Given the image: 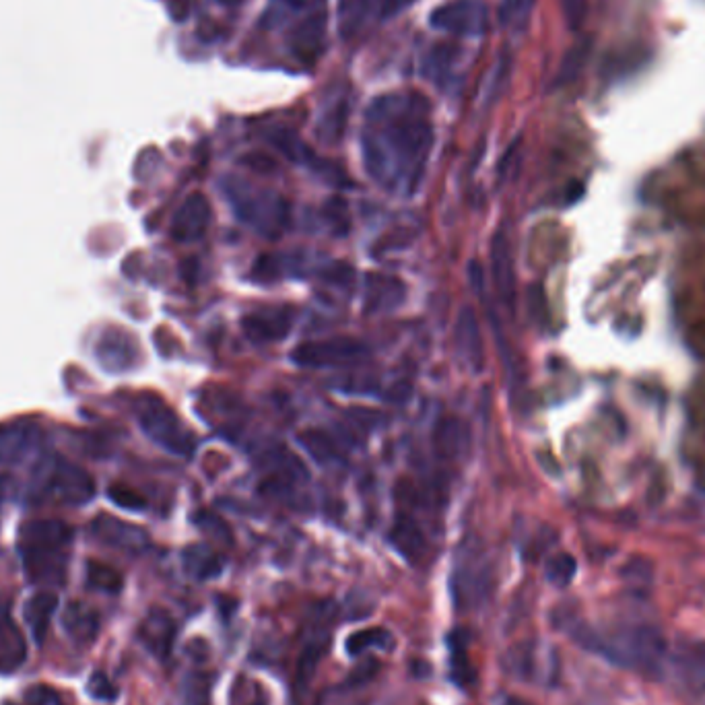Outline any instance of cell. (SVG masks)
<instances>
[{
  "label": "cell",
  "mask_w": 705,
  "mask_h": 705,
  "mask_svg": "<svg viewBox=\"0 0 705 705\" xmlns=\"http://www.w3.org/2000/svg\"><path fill=\"white\" fill-rule=\"evenodd\" d=\"M87 584L106 594H118L124 586V578L116 567L104 563V561H89L87 563Z\"/></svg>",
  "instance_id": "obj_34"
},
{
  "label": "cell",
  "mask_w": 705,
  "mask_h": 705,
  "mask_svg": "<svg viewBox=\"0 0 705 705\" xmlns=\"http://www.w3.org/2000/svg\"><path fill=\"white\" fill-rule=\"evenodd\" d=\"M87 693L97 699V701H114L118 697L116 685L106 677V673H93L91 679L87 681Z\"/></svg>",
  "instance_id": "obj_42"
},
{
  "label": "cell",
  "mask_w": 705,
  "mask_h": 705,
  "mask_svg": "<svg viewBox=\"0 0 705 705\" xmlns=\"http://www.w3.org/2000/svg\"><path fill=\"white\" fill-rule=\"evenodd\" d=\"M5 483H7V479H5V477H0V503H3V493H5Z\"/></svg>",
  "instance_id": "obj_50"
},
{
  "label": "cell",
  "mask_w": 705,
  "mask_h": 705,
  "mask_svg": "<svg viewBox=\"0 0 705 705\" xmlns=\"http://www.w3.org/2000/svg\"><path fill=\"white\" fill-rule=\"evenodd\" d=\"M62 627L66 635L79 646H89L99 631L97 613L83 602H69L62 615Z\"/></svg>",
  "instance_id": "obj_25"
},
{
  "label": "cell",
  "mask_w": 705,
  "mask_h": 705,
  "mask_svg": "<svg viewBox=\"0 0 705 705\" xmlns=\"http://www.w3.org/2000/svg\"><path fill=\"white\" fill-rule=\"evenodd\" d=\"M369 355V349L349 337H332L324 341H306L293 349L291 359L301 367H337L359 363Z\"/></svg>",
  "instance_id": "obj_7"
},
{
  "label": "cell",
  "mask_w": 705,
  "mask_h": 705,
  "mask_svg": "<svg viewBox=\"0 0 705 705\" xmlns=\"http://www.w3.org/2000/svg\"><path fill=\"white\" fill-rule=\"evenodd\" d=\"M326 46V15L312 13L289 33V50L301 62H316Z\"/></svg>",
  "instance_id": "obj_13"
},
{
  "label": "cell",
  "mask_w": 705,
  "mask_h": 705,
  "mask_svg": "<svg viewBox=\"0 0 705 705\" xmlns=\"http://www.w3.org/2000/svg\"><path fill=\"white\" fill-rule=\"evenodd\" d=\"M266 141L271 143L279 153H283L289 161L310 165L314 167L318 163L316 153L301 141L291 128H273L266 132Z\"/></svg>",
  "instance_id": "obj_28"
},
{
  "label": "cell",
  "mask_w": 705,
  "mask_h": 705,
  "mask_svg": "<svg viewBox=\"0 0 705 705\" xmlns=\"http://www.w3.org/2000/svg\"><path fill=\"white\" fill-rule=\"evenodd\" d=\"M71 539L73 528L62 520H33L21 528V547L66 549Z\"/></svg>",
  "instance_id": "obj_21"
},
{
  "label": "cell",
  "mask_w": 705,
  "mask_h": 705,
  "mask_svg": "<svg viewBox=\"0 0 705 705\" xmlns=\"http://www.w3.org/2000/svg\"><path fill=\"white\" fill-rule=\"evenodd\" d=\"M40 485L50 497L69 506H83L95 495V481L81 466L52 458L40 475Z\"/></svg>",
  "instance_id": "obj_5"
},
{
  "label": "cell",
  "mask_w": 705,
  "mask_h": 705,
  "mask_svg": "<svg viewBox=\"0 0 705 705\" xmlns=\"http://www.w3.org/2000/svg\"><path fill=\"white\" fill-rule=\"evenodd\" d=\"M555 625L567 637H572L574 644L619 668L654 679L664 673L668 644L664 635L652 625L625 623L604 629L594 627L572 613L555 615Z\"/></svg>",
  "instance_id": "obj_2"
},
{
  "label": "cell",
  "mask_w": 705,
  "mask_h": 705,
  "mask_svg": "<svg viewBox=\"0 0 705 705\" xmlns=\"http://www.w3.org/2000/svg\"><path fill=\"white\" fill-rule=\"evenodd\" d=\"M536 0H501L497 17L503 29L512 33H522L528 29Z\"/></svg>",
  "instance_id": "obj_31"
},
{
  "label": "cell",
  "mask_w": 705,
  "mask_h": 705,
  "mask_svg": "<svg viewBox=\"0 0 705 705\" xmlns=\"http://www.w3.org/2000/svg\"><path fill=\"white\" fill-rule=\"evenodd\" d=\"M221 188L238 219L266 240H279L289 227V203L279 192L260 190L238 176L223 178Z\"/></svg>",
  "instance_id": "obj_3"
},
{
  "label": "cell",
  "mask_w": 705,
  "mask_h": 705,
  "mask_svg": "<svg viewBox=\"0 0 705 705\" xmlns=\"http://www.w3.org/2000/svg\"><path fill=\"white\" fill-rule=\"evenodd\" d=\"M194 524L207 532L211 539L223 543V545H233V532L229 528V524L217 516L215 512H209V510H200L196 516H194Z\"/></svg>",
  "instance_id": "obj_38"
},
{
  "label": "cell",
  "mask_w": 705,
  "mask_h": 705,
  "mask_svg": "<svg viewBox=\"0 0 705 705\" xmlns=\"http://www.w3.org/2000/svg\"><path fill=\"white\" fill-rule=\"evenodd\" d=\"M182 565H184V572L190 578H194L198 582H207V580L221 576L223 557L217 551H213L209 545L196 543V545H190L184 549Z\"/></svg>",
  "instance_id": "obj_26"
},
{
  "label": "cell",
  "mask_w": 705,
  "mask_h": 705,
  "mask_svg": "<svg viewBox=\"0 0 705 705\" xmlns=\"http://www.w3.org/2000/svg\"><path fill=\"white\" fill-rule=\"evenodd\" d=\"M7 705H13V703H7Z\"/></svg>",
  "instance_id": "obj_51"
},
{
  "label": "cell",
  "mask_w": 705,
  "mask_h": 705,
  "mask_svg": "<svg viewBox=\"0 0 705 705\" xmlns=\"http://www.w3.org/2000/svg\"><path fill=\"white\" fill-rule=\"evenodd\" d=\"M503 705H534V703H530L526 699H520V697H508Z\"/></svg>",
  "instance_id": "obj_49"
},
{
  "label": "cell",
  "mask_w": 705,
  "mask_h": 705,
  "mask_svg": "<svg viewBox=\"0 0 705 705\" xmlns=\"http://www.w3.org/2000/svg\"><path fill=\"white\" fill-rule=\"evenodd\" d=\"M211 203L205 194L194 192L190 194L172 221V238L180 244H192L200 238H205V233L211 225Z\"/></svg>",
  "instance_id": "obj_10"
},
{
  "label": "cell",
  "mask_w": 705,
  "mask_h": 705,
  "mask_svg": "<svg viewBox=\"0 0 705 705\" xmlns=\"http://www.w3.org/2000/svg\"><path fill=\"white\" fill-rule=\"evenodd\" d=\"M347 104L345 102H337L332 104L328 110H324L322 118L318 120L316 126V134L318 139H322L324 143H339L345 126H347Z\"/></svg>",
  "instance_id": "obj_35"
},
{
  "label": "cell",
  "mask_w": 705,
  "mask_h": 705,
  "mask_svg": "<svg viewBox=\"0 0 705 705\" xmlns=\"http://www.w3.org/2000/svg\"><path fill=\"white\" fill-rule=\"evenodd\" d=\"M297 442H299L301 448H304L322 466H332V464L341 462L339 446L332 442V438H330L328 433H324L320 429L301 431Z\"/></svg>",
  "instance_id": "obj_30"
},
{
  "label": "cell",
  "mask_w": 705,
  "mask_h": 705,
  "mask_svg": "<svg viewBox=\"0 0 705 705\" xmlns=\"http://www.w3.org/2000/svg\"><path fill=\"white\" fill-rule=\"evenodd\" d=\"M392 547L409 561H419L427 551V541L419 524L409 516H398L390 530Z\"/></svg>",
  "instance_id": "obj_27"
},
{
  "label": "cell",
  "mask_w": 705,
  "mask_h": 705,
  "mask_svg": "<svg viewBox=\"0 0 705 705\" xmlns=\"http://www.w3.org/2000/svg\"><path fill=\"white\" fill-rule=\"evenodd\" d=\"M433 147L429 104L417 93L382 95L367 108L361 134L367 174L386 188L413 192Z\"/></svg>",
  "instance_id": "obj_1"
},
{
  "label": "cell",
  "mask_w": 705,
  "mask_h": 705,
  "mask_svg": "<svg viewBox=\"0 0 705 705\" xmlns=\"http://www.w3.org/2000/svg\"><path fill=\"white\" fill-rule=\"evenodd\" d=\"M407 289L398 277L384 273H369L365 279V314H384L396 310L405 301Z\"/></svg>",
  "instance_id": "obj_15"
},
{
  "label": "cell",
  "mask_w": 705,
  "mask_h": 705,
  "mask_svg": "<svg viewBox=\"0 0 705 705\" xmlns=\"http://www.w3.org/2000/svg\"><path fill=\"white\" fill-rule=\"evenodd\" d=\"M456 64V52L450 46H438L423 62V73L431 83H442L450 77Z\"/></svg>",
  "instance_id": "obj_36"
},
{
  "label": "cell",
  "mask_w": 705,
  "mask_h": 705,
  "mask_svg": "<svg viewBox=\"0 0 705 705\" xmlns=\"http://www.w3.org/2000/svg\"><path fill=\"white\" fill-rule=\"evenodd\" d=\"M184 705H209V679L190 673L184 683Z\"/></svg>",
  "instance_id": "obj_41"
},
{
  "label": "cell",
  "mask_w": 705,
  "mask_h": 705,
  "mask_svg": "<svg viewBox=\"0 0 705 705\" xmlns=\"http://www.w3.org/2000/svg\"><path fill=\"white\" fill-rule=\"evenodd\" d=\"M470 444L468 427L456 417H444L433 429V448L438 456L456 460L466 454Z\"/></svg>",
  "instance_id": "obj_24"
},
{
  "label": "cell",
  "mask_w": 705,
  "mask_h": 705,
  "mask_svg": "<svg viewBox=\"0 0 705 705\" xmlns=\"http://www.w3.org/2000/svg\"><path fill=\"white\" fill-rule=\"evenodd\" d=\"M491 271L503 304L512 308L516 301V271H514L512 248L503 231L495 233V238L491 242Z\"/></svg>",
  "instance_id": "obj_18"
},
{
  "label": "cell",
  "mask_w": 705,
  "mask_h": 705,
  "mask_svg": "<svg viewBox=\"0 0 705 705\" xmlns=\"http://www.w3.org/2000/svg\"><path fill=\"white\" fill-rule=\"evenodd\" d=\"M91 532L97 541L124 553H143L149 547V534L143 528L112 516L95 518Z\"/></svg>",
  "instance_id": "obj_11"
},
{
  "label": "cell",
  "mask_w": 705,
  "mask_h": 705,
  "mask_svg": "<svg viewBox=\"0 0 705 705\" xmlns=\"http://www.w3.org/2000/svg\"><path fill=\"white\" fill-rule=\"evenodd\" d=\"M137 353L139 349L130 334L120 330L104 334L97 345V357L110 372H124V369L132 367L134 361H137Z\"/></svg>",
  "instance_id": "obj_22"
},
{
  "label": "cell",
  "mask_w": 705,
  "mask_h": 705,
  "mask_svg": "<svg viewBox=\"0 0 705 705\" xmlns=\"http://www.w3.org/2000/svg\"><path fill=\"white\" fill-rule=\"evenodd\" d=\"M489 23V11L483 0H452L429 15V25L456 38H481Z\"/></svg>",
  "instance_id": "obj_6"
},
{
  "label": "cell",
  "mask_w": 705,
  "mask_h": 705,
  "mask_svg": "<svg viewBox=\"0 0 705 705\" xmlns=\"http://www.w3.org/2000/svg\"><path fill=\"white\" fill-rule=\"evenodd\" d=\"M417 3L419 0H380V19H394Z\"/></svg>",
  "instance_id": "obj_45"
},
{
  "label": "cell",
  "mask_w": 705,
  "mask_h": 705,
  "mask_svg": "<svg viewBox=\"0 0 705 705\" xmlns=\"http://www.w3.org/2000/svg\"><path fill=\"white\" fill-rule=\"evenodd\" d=\"M56 609H58V596H56V592H50V590H42L38 594H33L25 602L23 617H25V623L29 625L33 642H36L38 646H42L46 640Z\"/></svg>",
  "instance_id": "obj_23"
},
{
  "label": "cell",
  "mask_w": 705,
  "mask_h": 705,
  "mask_svg": "<svg viewBox=\"0 0 705 705\" xmlns=\"http://www.w3.org/2000/svg\"><path fill=\"white\" fill-rule=\"evenodd\" d=\"M108 497L116 503L118 508L122 510H130V512H141L147 508V499L132 487L126 485H114L108 489Z\"/></svg>",
  "instance_id": "obj_40"
},
{
  "label": "cell",
  "mask_w": 705,
  "mask_h": 705,
  "mask_svg": "<svg viewBox=\"0 0 705 705\" xmlns=\"http://www.w3.org/2000/svg\"><path fill=\"white\" fill-rule=\"evenodd\" d=\"M388 648H392V635L384 627H369V629L355 631L347 640V652L353 658L369 650H388Z\"/></svg>",
  "instance_id": "obj_33"
},
{
  "label": "cell",
  "mask_w": 705,
  "mask_h": 705,
  "mask_svg": "<svg viewBox=\"0 0 705 705\" xmlns=\"http://www.w3.org/2000/svg\"><path fill=\"white\" fill-rule=\"evenodd\" d=\"M563 17L572 29H580L586 19V0H559Z\"/></svg>",
  "instance_id": "obj_44"
},
{
  "label": "cell",
  "mask_w": 705,
  "mask_h": 705,
  "mask_svg": "<svg viewBox=\"0 0 705 705\" xmlns=\"http://www.w3.org/2000/svg\"><path fill=\"white\" fill-rule=\"evenodd\" d=\"M137 417L143 431L163 450L190 456L194 450L192 433L182 425L180 417L153 394H143L137 398Z\"/></svg>",
  "instance_id": "obj_4"
},
{
  "label": "cell",
  "mask_w": 705,
  "mask_h": 705,
  "mask_svg": "<svg viewBox=\"0 0 705 705\" xmlns=\"http://www.w3.org/2000/svg\"><path fill=\"white\" fill-rule=\"evenodd\" d=\"M176 621L163 609H151L139 625V640L159 660H167L176 642Z\"/></svg>",
  "instance_id": "obj_12"
},
{
  "label": "cell",
  "mask_w": 705,
  "mask_h": 705,
  "mask_svg": "<svg viewBox=\"0 0 705 705\" xmlns=\"http://www.w3.org/2000/svg\"><path fill=\"white\" fill-rule=\"evenodd\" d=\"M578 572V563L576 559L569 553H557L547 561V580L557 586V588H565L574 582Z\"/></svg>",
  "instance_id": "obj_37"
},
{
  "label": "cell",
  "mask_w": 705,
  "mask_h": 705,
  "mask_svg": "<svg viewBox=\"0 0 705 705\" xmlns=\"http://www.w3.org/2000/svg\"><path fill=\"white\" fill-rule=\"evenodd\" d=\"M213 3H217L221 7H240L246 3V0H213Z\"/></svg>",
  "instance_id": "obj_47"
},
{
  "label": "cell",
  "mask_w": 705,
  "mask_h": 705,
  "mask_svg": "<svg viewBox=\"0 0 705 705\" xmlns=\"http://www.w3.org/2000/svg\"><path fill=\"white\" fill-rule=\"evenodd\" d=\"M450 677L462 689L473 687L477 681V670L470 662L466 635L462 631H454L450 635Z\"/></svg>",
  "instance_id": "obj_29"
},
{
  "label": "cell",
  "mask_w": 705,
  "mask_h": 705,
  "mask_svg": "<svg viewBox=\"0 0 705 705\" xmlns=\"http://www.w3.org/2000/svg\"><path fill=\"white\" fill-rule=\"evenodd\" d=\"M283 3L291 9H304L308 5V0H283Z\"/></svg>",
  "instance_id": "obj_48"
},
{
  "label": "cell",
  "mask_w": 705,
  "mask_h": 705,
  "mask_svg": "<svg viewBox=\"0 0 705 705\" xmlns=\"http://www.w3.org/2000/svg\"><path fill=\"white\" fill-rule=\"evenodd\" d=\"M252 277L256 281H260V283H273V281H277L281 277V266H279V262L275 258L262 256L252 268Z\"/></svg>",
  "instance_id": "obj_43"
},
{
  "label": "cell",
  "mask_w": 705,
  "mask_h": 705,
  "mask_svg": "<svg viewBox=\"0 0 705 705\" xmlns=\"http://www.w3.org/2000/svg\"><path fill=\"white\" fill-rule=\"evenodd\" d=\"M304 650H301L299 664H297V679L301 685H308V681L314 677V670L322 656L328 650L330 644V629L324 619V611H320V617L312 623V627L306 631L304 640Z\"/></svg>",
  "instance_id": "obj_20"
},
{
  "label": "cell",
  "mask_w": 705,
  "mask_h": 705,
  "mask_svg": "<svg viewBox=\"0 0 705 705\" xmlns=\"http://www.w3.org/2000/svg\"><path fill=\"white\" fill-rule=\"evenodd\" d=\"M326 281L330 283H337V285H349L351 279H353V268L345 262H337V264H332L330 268H326V273H324Z\"/></svg>",
  "instance_id": "obj_46"
},
{
  "label": "cell",
  "mask_w": 705,
  "mask_h": 705,
  "mask_svg": "<svg viewBox=\"0 0 705 705\" xmlns=\"http://www.w3.org/2000/svg\"><path fill=\"white\" fill-rule=\"evenodd\" d=\"M456 349L464 363L473 369L475 374H479L485 367V345L481 337V328L475 316V310L470 306H464L458 314L456 320Z\"/></svg>",
  "instance_id": "obj_17"
},
{
  "label": "cell",
  "mask_w": 705,
  "mask_h": 705,
  "mask_svg": "<svg viewBox=\"0 0 705 705\" xmlns=\"http://www.w3.org/2000/svg\"><path fill=\"white\" fill-rule=\"evenodd\" d=\"M44 442L42 427L31 419H19L0 427V466H15L38 452Z\"/></svg>",
  "instance_id": "obj_8"
},
{
  "label": "cell",
  "mask_w": 705,
  "mask_h": 705,
  "mask_svg": "<svg viewBox=\"0 0 705 705\" xmlns=\"http://www.w3.org/2000/svg\"><path fill=\"white\" fill-rule=\"evenodd\" d=\"M27 658L25 635L13 621L9 602L0 600V675H11Z\"/></svg>",
  "instance_id": "obj_16"
},
{
  "label": "cell",
  "mask_w": 705,
  "mask_h": 705,
  "mask_svg": "<svg viewBox=\"0 0 705 705\" xmlns=\"http://www.w3.org/2000/svg\"><path fill=\"white\" fill-rule=\"evenodd\" d=\"M675 668L683 685L705 699V642L683 644L675 656Z\"/></svg>",
  "instance_id": "obj_19"
},
{
  "label": "cell",
  "mask_w": 705,
  "mask_h": 705,
  "mask_svg": "<svg viewBox=\"0 0 705 705\" xmlns=\"http://www.w3.org/2000/svg\"><path fill=\"white\" fill-rule=\"evenodd\" d=\"M374 3L376 0H339L337 19L343 38L355 36L359 27L365 23L369 11H372Z\"/></svg>",
  "instance_id": "obj_32"
},
{
  "label": "cell",
  "mask_w": 705,
  "mask_h": 705,
  "mask_svg": "<svg viewBox=\"0 0 705 705\" xmlns=\"http://www.w3.org/2000/svg\"><path fill=\"white\" fill-rule=\"evenodd\" d=\"M324 217L328 221V225L332 227V231L337 235H345L351 227L349 221V207L341 196H332L326 200L324 205Z\"/></svg>",
  "instance_id": "obj_39"
},
{
  "label": "cell",
  "mask_w": 705,
  "mask_h": 705,
  "mask_svg": "<svg viewBox=\"0 0 705 705\" xmlns=\"http://www.w3.org/2000/svg\"><path fill=\"white\" fill-rule=\"evenodd\" d=\"M293 316L287 308H266L260 312L246 314L242 328L246 337L254 343H277L291 332Z\"/></svg>",
  "instance_id": "obj_14"
},
{
  "label": "cell",
  "mask_w": 705,
  "mask_h": 705,
  "mask_svg": "<svg viewBox=\"0 0 705 705\" xmlns=\"http://www.w3.org/2000/svg\"><path fill=\"white\" fill-rule=\"evenodd\" d=\"M23 569L31 584L62 586L66 580V555L58 547H21Z\"/></svg>",
  "instance_id": "obj_9"
}]
</instances>
